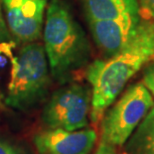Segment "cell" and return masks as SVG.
<instances>
[{"label":"cell","mask_w":154,"mask_h":154,"mask_svg":"<svg viewBox=\"0 0 154 154\" xmlns=\"http://www.w3.org/2000/svg\"><path fill=\"white\" fill-rule=\"evenodd\" d=\"M154 60V44L147 33L145 22L134 42L120 53L97 59L86 69V79L91 86L90 118L98 126L104 113L117 99L132 77Z\"/></svg>","instance_id":"6da1fadb"},{"label":"cell","mask_w":154,"mask_h":154,"mask_svg":"<svg viewBox=\"0 0 154 154\" xmlns=\"http://www.w3.org/2000/svg\"><path fill=\"white\" fill-rule=\"evenodd\" d=\"M45 53L54 79L61 83L82 68L90 56L84 31L62 0L49 3L44 27Z\"/></svg>","instance_id":"7a4b0ae2"},{"label":"cell","mask_w":154,"mask_h":154,"mask_svg":"<svg viewBox=\"0 0 154 154\" xmlns=\"http://www.w3.org/2000/svg\"><path fill=\"white\" fill-rule=\"evenodd\" d=\"M50 78L44 47L28 43L11 59V76L5 103L13 109L28 110L44 99Z\"/></svg>","instance_id":"3957f363"},{"label":"cell","mask_w":154,"mask_h":154,"mask_svg":"<svg viewBox=\"0 0 154 154\" xmlns=\"http://www.w3.org/2000/svg\"><path fill=\"white\" fill-rule=\"evenodd\" d=\"M153 106V97L142 82L129 86L104 113L100 121L101 140L123 146Z\"/></svg>","instance_id":"277c9868"},{"label":"cell","mask_w":154,"mask_h":154,"mask_svg":"<svg viewBox=\"0 0 154 154\" xmlns=\"http://www.w3.org/2000/svg\"><path fill=\"white\" fill-rule=\"evenodd\" d=\"M91 109V89L72 83L52 94L42 112V120L48 128L79 130L89 123Z\"/></svg>","instance_id":"5b68a950"},{"label":"cell","mask_w":154,"mask_h":154,"mask_svg":"<svg viewBox=\"0 0 154 154\" xmlns=\"http://www.w3.org/2000/svg\"><path fill=\"white\" fill-rule=\"evenodd\" d=\"M90 32L104 58L111 57L128 48L139 35L140 15H124L109 20H89Z\"/></svg>","instance_id":"8992f818"},{"label":"cell","mask_w":154,"mask_h":154,"mask_svg":"<svg viewBox=\"0 0 154 154\" xmlns=\"http://www.w3.org/2000/svg\"><path fill=\"white\" fill-rule=\"evenodd\" d=\"M9 30L21 43L35 41L42 31L45 0H2Z\"/></svg>","instance_id":"52a82bcc"},{"label":"cell","mask_w":154,"mask_h":154,"mask_svg":"<svg viewBox=\"0 0 154 154\" xmlns=\"http://www.w3.org/2000/svg\"><path fill=\"white\" fill-rule=\"evenodd\" d=\"M96 140V132L90 128L73 131L49 128L33 139L39 154H89Z\"/></svg>","instance_id":"ba28073f"},{"label":"cell","mask_w":154,"mask_h":154,"mask_svg":"<svg viewBox=\"0 0 154 154\" xmlns=\"http://www.w3.org/2000/svg\"><path fill=\"white\" fill-rule=\"evenodd\" d=\"M83 5L88 21L140 15L138 0H83Z\"/></svg>","instance_id":"9c48e42d"},{"label":"cell","mask_w":154,"mask_h":154,"mask_svg":"<svg viewBox=\"0 0 154 154\" xmlns=\"http://www.w3.org/2000/svg\"><path fill=\"white\" fill-rule=\"evenodd\" d=\"M124 145L127 154H154V106Z\"/></svg>","instance_id":"30bf717a"},{"label":"cell","mask_w":154,"mask_h":154,"mask_svg":"<svg viewBox=\"0 0 154 154\" xmlns=\"http://www.w3.org/2000/svg\"><path fill=\"white\" fill-rule=\"evenodd\" d=\"M142 83L154 98V60L150 61L144 66Z\"/></svg>","instance_id":"8fae6325"},{"label":"cell","mask_w":154,"mask_h":154,"mask_svg":"<svg viewBox=\"0 0 154 154\" xmlns=\"http://www.w3.org/2000/svg\"><path fill=\"white\" fill-rule=\"evenodd\" d=\"M0 154H29L25 149L11 141L0 137Z\"/></svg>","instance_id":"7c38bea8"},{"label":"cell","mask_w":154,"mask_h":154,"mask_svg":"<svg viewBox=\"0 0 154 154\" xmlns=\"http://www.w3.org/2000/svg\"><path fill=\"white\" fill-rule=\"evenodd\" d=\"M140 13L142 12L147 19L154 21V0H138Z\"/></svg>","instance_id":"4fadbf2b"},{"label":"cell","mask_w":154,"mask_h":154,"mask_svg":"<svg viewBox=\"0 0 154 154\" xmlns=\"http://www.w3.org/2000/svg\"><path fill=\"white\" fill-rule=\"evenodd\" d=\"M95 154H118L116 151L114 145L105 142V141L100 140L99 145H98Z\"/></svg>","instance_id":"5bb4252c"},{"label":"cell","mask_w":154,"mask_h":154,"mask_svg":"<svg viewBox=\"0 0 154 154\" xmlns=\"http://www.w3.org/2000/svg\"><path fill=\"white\" fill-rule=\"evenodd\" d=\"M7 37V29H6V24L4 22L1 11V0H0V43Z\"/></svg>","instance_id":"9a60e30c"},{"label":"cell","mask_w":154,"mask_h":154,"mask_svg":"<svg viewBox=\"0 0 154 154\" xmlns=\"http://www.w3.org/2000/svg\"><path fill=\"white\" fill-rule=\"evenodd\" d=\"M144 22H145L147 33H148L150 39H151V41L153 42V44H154V21L144 20Z\"/></svg>","instance_id":"2e32d148"}]
</instances>
